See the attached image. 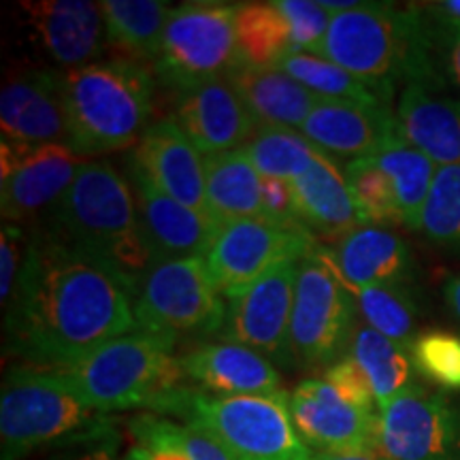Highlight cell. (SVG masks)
Instances as JSON below:
<instances>
[{"label": "cell", "instance_id": "obj_5", "mask_svg": "<svg viewBox=\"0 0 460 460\" xmlns=\"http://www.w3.org/2000/svg\"><path fill=\"white\" fill-rule=\"evenodd\" d=\"M290 394L222 396L181 386L154 402L163 416L181 418L190 427L205 429L239 460H314L303 444L288 407Z\"/></svg>", "mask_w": 460, "mask_h": 460}, {"label": "cell", "instance_id": "obj_12", "mask_svg": "<svg viewBox=\"0 0 460 460\" xmlns=\"http://www.w3.org/2000/svg\"><path fill=\"white\" fill-rule=\"evenodd\" d=\"M379 452L388 460H460V405L416 384L379 411Z\"/></svg>", "mask_w": 460, "mask_h": 460}, {"label": "cell", "instance_id": "obj_21", "mask_svg": "<svg viewBox=\"0 0 460 460\" xmlns=\"http://www.w3.org/2000/svg\"><path fill=\"white\" fill-rule=\"evenodd\" d=\"M396 130V115L390 113L388 105L322 101L298 132L329 158L352 163L373 156Z\"/></svg>", "mask_w": 460, "mask_h": 460}, {"label": "cell", "instance_id": "obj_30", "mask_svg": "<svg viewBox=\"0 0 460 460\" xmlns=\"http://www.w3.org/2000/svg\"><path fill=\"white\" fill-rule=\"evenodd\" d=\"M373 160L382 166V171L393 181L402 224L410 230H420L424 205H427L430 186H433L435 172L439 166L413 147L410 141L402 139L399 130L379 146L377 152L373 154Z\"/></svg>", "mask_w": 460, "mask_h": 460}, {"label": "cell", "instance_id": "obj_36", "mask_svg": "<svg viewBox=\"0 0 460 460\" xmlns=\"http://www.w3.org/2000/svg\"><path fill=\"white\" fill-rule=\"evenodd\" d=\"M420 233L437 245L460 250V164L437 169Z\"/></svg>", "mask_w": 460, "mask_h": 460}, {"label": "cell", "instance_id": "obj_48", "mask_svg": "<svg viewBox=\"0 0 460 460\" xmlns=\"http://www.w3.org/2000/svg\"><path fill=\"white\" fill-rule=\"evenodd\" d=\"M314 460H388L382 452H337L315 454Z\"/></svg>", "mask_w": 460, "mask_h": 460}, {"label": "cell", "instance_id": "obj_41", "mask_svg": "<svg viewBox=\"0 0 460 460\" xmlns=\"http://www.w3.org/2000/svg\"><path fill=\"white\" fill-rule=\"evenodd\" d=\"M262 199V220L271 222L273 226L290 233H309L298 217L295 194H292L290 181L281 180H262L261 186Z\"/></svg>", "mask_w": 460, "mask_h": 460}, {"label": "cell", "instance_id": "obj_11", "mask_svg": "<svg viewBox=\"0 0 460 460\" xmlns=\"http://www.w3.org/2000/svg\"><path fill=\"white\" fill-rule=\"evenodd\" d=\"M298 262H279L256 281L226 295V320L220 331L224 341L247 345L278 365H292L290 322Z\"/></svg>", "mask_w": 460, "mask_h": 460}, {"label": "cell", "instance_id": "obj_42", "mask_svg": "<svg viewBox=\"0 0 460 460\" xmlns=\"http://www.w3.org/2000/svg\"><path fill=\"white\" fill-rule=\"evenodd\" d=\"M28 247V237L20 224H3V237H0V298L7 307L13 298L17 278H20L22 262Z\"/></svg>", "mask_w": 460, "mask_h": 460}, {"label": "cell", "instance_id": "obj_35", "mask_svg": "<svg viewBox=\"0 0 460 460\" xmlns=\"http://www.w3.org/2000/svg\"><path fill=\"white\" fill-rule=\"evenodd\" d=\"M343 175L362 226H405L393 181L373 156L345 163Z\"/></svg>", "mask_w": 460, "mask_h": 460}, {"label": "cell", "instance_id": "obj_18", "mask_svg": "<svg viewBox=\"0 0 460 460\" xmlns=\"http://www.w3.org/2000/svg\"><path fill=\"white\" fill-rule=\"evenodd\" d=\"M171 119L203 156L245 147L258 124L228 77L175 94Z\"/></svg>", "mask_w": 460, "mask_h": 460}, {"label": "cell", "instance_id": "obj_43", "mask_svg": "<svg viewBox=\"0 0 460 460\" xmlns=\"http://www.w3.org/2000/svg\"><path fill=\"white\" fill-rule=\"evenodd\" d=\"M183 444H186L190 460H239L214 435L190 424H183Z\"/></svg>", "mask_w": 460, "mask_h": 460}, {"label": "cell", "instance_id": "obj_7", "mask_svg": "<svg viewBox=\"0 0 460 460\" xmlns=\"http://www.w3.org/2000/svg\"><path fill=\"white\" fill-rule=\"evenodd\" d=\"M105 430V416L94 411L62 382L56 371L13 367L0 393V460H22L39 447L68 437Z\"/></svg>", "mask_w": 460, "mask_h": 460}, {"label": "cell", "instance_id": "obj_24", "mask_svg": "<svg viewBox=\"0 0 460 460\" xmlns=\"http://www.w3.org/2000/svg\"><path fill=\"white\" fill-rule=\"evenodd\" d=\"M394 115L402 139L437 166L460 164V99L424 85H407Z\"/></svg>", "mask_w": 460, "mask_h": 460}, {"label": "cell", "instance_id": "obj_47", "mask_svg": "<svg viewBox=\"0 0 460 460\" xmlns=\"http://www.w3.org/2000/svg\"><path fill=\"white\" fill-rule=\"evenodd\" d=\"M444 296H446L447 309H450L452 315L456 318V322L460 324V273L454 275V278L446 281Z\"/></svg>", "mask_w": 460, "mask_h": 460}, {"label": "cell", "instance_id": "obj_20", "mask_svg": "<svg viewBox=\"0 0 460 460\" xmlns=\"http://www.w3.org/2000/svg\"><path fill=\"white\" fill-rule=\"evenodd\" d=\"M130 156L171 199L211 214L207 205L205 156L171 118L149 124Z\"/></svg>", "mask_w": 460, "mask_h": 460}, {"label": "cell", "instance_id": "obj_25", "mask_svg": "<svg viewBox=\"0 0 460 460\" xmlns=\"http://www.w3.org/2000/svg\"><path fill=\"white\" fill-rule=\"evenodd\" d=\"M298 217L312 234L341 239L362 226L356 211L343 166L320 154L303 175L290 181Z\"/></svg>", "mask_w": 460, "mask_h": 460}, {"label": "cell", "instance_id": "obj_26", "mask_svg": "<svg viewBox=\"0 0 460 460\" xmlns=\"http://www.w3.org/2000/svg\"><path fill=\"white\" fill-rule=\"evenodd\" d=\"M228 79L237 88L258 126L301 130L309 113L322 102L318 94L281 68L239 66Z\"/></svg>", "mask_w": 460, "mask_h": 460}, {"label": "cell", "instance_id": "obj_23", "mask_svg": "<svg viewBox=\"0 0 460 460\" xmlns=\"http://www.w3.org/2000/svg\"><path fill=\"white\" fill-rule=\"evenodd\" d=\"M331 252L352 292L369 286L410 284L416 275L410 243L390 228L358 226L339 239Z\"/></svg>", "mask_w": 460, "mask_h": 460}, {"label": "cell", "instance_id": "obj_31", "mask_svg": "<svg viewBox=\"0 0 460 460\" xmlns=\"http://www.w3.org/2000/svg\"><path fill=\"white\" fill-rule=\"evenodd\" d=\"M237 49L241 65L275 68L284 58L295 54L292 34L278 3L237 4Z\"/></svg>", "mask_w": 460, "mask_h": 460}, {"label": "cell", "instance_id": "obj_13", "mask_svg": "<svg viewBox=\"0 0 460 460\" xmlns=\"http://www.w3.org/2000/svg\"><path fill=\"white\" fill-rule=\"evenodd\" d=\"M314 245V234L281 230L267 220H234L222 224L203 258L216 288L226 296L279 262L301 261Z\"/></svg>", "mask_w": 460, "mask_h": 460}, {"label": "cell", "instance_id": "obj_9", "mask_svg": "<svg viewBox=\"0 0 460 460\" xmlns=\"http://www.w3.org/2000/svg\"><path fill=\"white\" fill-rule=\"evenodd\" d=\"M237 4L194 0L171 11L154 77L180 94L211 79L230 77L241 65L237 49Z\"/></svg>", "mask_w": 460, "mask_h": 460}, {"label": "cell", "instance_id": "obj_38", "mask_svg": "<svg viewBox=\"0 0 460 460\" xmlns=\"http://www.w3.org/2000/svg\"><path fill=\"white\" fill-rule=\"evenodd\" d=\"M132 447L122 460H190L183 444V424L156 413H139L128 422Z\"/></svg>", "mask_w": 460, "mask_h": 460}, {"label": "cell", "instance_id": "obj_10", "mask_svg": "<svg viewBox=\"0 0 460 460\" xmlns=\"http://www.w3.org/2000/svg\"><path fill=\"white\" fill-rule=\"evenodd\" d=\"M135 320L139 331L171 339L220 332L226 305L203 256L156 261L137 281Z\"/></svg>", "mask_w": 460, "mask_h": 460}, {"label": "cell", "instance_id": "obj_37", "mask_svg": "<svg viewBox=\"0 0 460 460\" xmlns=\"http://www.w3.org/2000/svg\"><path fill=\"white\" fill-rule=\"evenodd\" d=\"M420 376L446 390H460V335L444 329L418 332L410 345Z\"/></svg>", "mask_w": 460, "mask_h": 460}, {"label": "cell", "instance_id": "obj_16", "mask_svg": "<svg viewBox=\"0 0 460 460\" xmlns=\"http://www.w3.org/2000/svg\"><path fill=\"white\" fill-rule=\"evenodd\" d=\"M126 171L135 192L143 239L152 254V262L205 256L220 233L222 222L216 216L190 209L164 194L132 156L126 160Z\"/></svg>", "mask_w": 460, "mask_h": 460}, {"label": "cell", "instance_id": "obj_44", "mask_svg": "<svg viewBox=\"0 0 460 460\" xmlns=\"http://www.w3.org/2000/svg\"><path fill=\"white\" fill-rule=\"evenodd\" d=\"M437 24V22H435ZM441 28L439 45L444 51V65L452 82L460 90V24H437Z\"/></svg>", "mask_w": 460, "mask_h": 460}, {"label": "cell", "instance_id": "obj_6", "mask_svg": "<svg viewBox=\"0 0 460 460\" xmlns=\"http://www.w3.org/2000/svg\"><path fill=\"white\" fill-rule=\"evenodd\" d=\"M175 341L132 331L102 345L88 358L56 371L62 382L94 411L107 413L149 407L181 388L186 373L172 354Z\"/></svg>", "mask_w": 460, "mask_h": 460}, {"label": "cell", "instance_id": "obj_1", "mask_svg": "<svg viewBox=\"0 0 460 460\" xmlns=\"http://www.w3.org/2000/svg\"><path fill=\"white\" fill-rule=\"evenodd\" d=\"M137 281L34 230L13 298L4 307V349L28 367L60 371L77 365L113 339L139 331Z\"/></svg>", "mask_w": 460, "mask_h": 460}, {"label": "cell", "instance_id": "obj_27", "mask_svg": "<svg viewBox=\"0 0 460 460\" xmlns=\"http://www.w3.org/2000/svg\"><path fill=\"white\" fill-rule=\"evenodd\" d=\"M262 177L243 149L205 156L207 205L222 224L262 220Z\"/></svg>", "mask_w": 460, "mask_h": 460}, {"label": "cell", "instance_id": "obj_45", "mask_svg": "<svg viewBox=\"0 0 460 460\" xmlns=\"http://www.w3.org/2000/svg\"><path fill=\"white\" fill-rule=\"evenodd\" d=\"M437 24H460V0H441V3L420 4Z\"/></svg>", "mask_w": 460, "mask_h": 460}, {"label": "cell", "instance_id": "obj_3", "mask_svg": "<svg viewBox=\"0 0 460 460\" xmlns=\"http://www.w3.org/2000/svg\"><path fill=\"white\" fill-rule=\"evenodd\" d=\"M45 230L135 281L152 267L135 192L122 172L102 160L82 163L66 192L48 209Z\"/></svg>", "mask_w": 460, "mask_h": 460}, {"label": "cell", "instance_id": "obj_34", "mask_svg": "<svg viewBox=\"0 0 460 460\" xmlns=\"http://www.w3.org/2000/svg\"><path fill=\"white\" fill-rule=\"evenodd\" d=\"M275 68L290 75L298 84L318 94L322 101L360 102V105H388L376 90L354 77L335 62L314 54H290Z\"/></svg>", "mask_w": 460, "mask_h": 460}, {"label": "cell", "instance_id": "obj_15", "mask_svg": "<svg viewBox=\"0 0 460 460\" xmlns=\"http://www.w3.org/2000/svg\"><path fill=\"white\" fill-rule=\"evenodd\" d=\"M288 407L298 437L314 454L379 452V413L348 402L324 377L303 379Z\"/></svg>", "mask_w": 460, "mask_h": 460}, {"label": "cell", "instance_id": "obj_4", "mask_svg": "<svg viewBox=\"0 0 460 460\" xmlns=\"http://www.w3.org/2000/svg\"><path fill=\"white\" fill-rule=\"evenodd\" d=\"M65 75L66 146L77 156H102L139 143L156 94V77L146 65L115 58Z\"/></svg>", "mask_w": 460, "mask_h": 460}, {"label": "cell", "instance_id": "obj_29", "mask_svg": "<svg viewBox=\"0 0 460 460\" xmlns=\"http://www.w3.org/2000/svg\"><path fill=\"white\" fill-rule=\"evenodd\" d=\"M348 354L358 362L360 369L369 377L379 411L388 407L396 396L418 384V371L413 367L410 348L379 335L365 322L356 324Z\"/></svg>", "mask_w": 460, "mask_h": 460}, {"label": "cell", "instance_id": "obj_8", "mask_svg": "<svg viewBox=\"0 0 460 460\" xmlns=\"http://www.w3.org/2000/svg\"><path fill=\"white\" fill-rule=\"evenodd\" d=\"M352 288L339 273L331 247L315 243L298 262L290 322L292 362L314 369L343 358L358 324Z\"/></svg>", "mask_w": 460, "mask_h": 460}, {"label": "cell", "instance_id": "obj_33", "mask_svg": "<svg viewBox=\"0 0 460 460\" xmlns=\"http://www.w3.org/2000/svg\"><path fill=\"white\" fill-rule=\"evenodd\" d=\"M358 315L379 335L410 348L416 339L420 307L410 284L369 286L354 290Z\"/></svg>", "mask_w": 460, "mask_h": 460}, {"label": "cell", "instance_id": "obj_22", "mask_svg": "<svg viewBox=\"0 0 460 460\" xmlns=\"http://www.w3.org/2000/svg\"><path fill=\"white\" fill-rule=\"evenodd\" d=\"M186 379L199 390L222 396L281 393L279 373L267 356L234 341L205 343L180 356Z\"/></svg>", "mask_w": 460, "mask_h": 460}, {"label": "cell", "instance_id": "obj_17", "mask_svg": "<svg viewBox=\"0 0 460 460\" xmlns=\"http://www.w3.org/2000/svg\"><path fill=\"white\" fill-rule=\"evenodd\" d=\"M66 75L28 68L4 79L0 92L3 141L22 146H66Z\"/></svg>", "mask_w": 460, "mask_h": 460}, {"label": "cell", "instance_id": "obj_14", "mask_svg": "<svg viewBox=\"0 0 460 460\" xmlns=\"http://www.w3.org/2000/svg\"><path fill=\"white\" fill-rule=\"evenodd\" d=\"M0 154V209L3 220L11 224L32 220L49 209L82 166V156L62 143L22 146L3 141Z\"/></svg>", "mask_w": 460, "mask_h": 460}, {"label": "cell", "instance_id": "obj_28", "mask_svg": "<svg viewBox=\"0 0 460 460\" xmlns=\"http://www.w3.org/2000/svg\"><path fill=\"white\" fill-rule=\"evenodd\" d=\"M107 24V48L122 60L154 62L158 56L171 3L163 0H105L101 3Z\"/></svg>", "mask_w": 460, "mask_h": 460}, {"label": "cell", "instance_id": "obj_2", "mask_svg": "<svg viewBox=\"0 0 460 460\" xmlns=\"http://www.w3.org/2000/svg\"><path fill=\"white\" fill-rule=\"evenodd\" d=\"M435 43V22L424 17L422 7L362 3L332 13L318 56L352 73L390 102L399 82H405V88L424 85L430 90L441 84Z\"/></svg>", "mask_w": 460, "mask_h": 460}, {"label": "cell", "instance_id": "obj_32", "mask_svg": "<svg viewBox=\"0 0 460 460\" xmlns=\"http://www.w3.org/2000/svg\"><path fill=\"white\" fill-rule=\"evenodd\" d=\"M243 152L250 156L262 180L281 181L296 180L322 154L298 130L273 128V126H258L245 143Z\"/></svg>", "mask_w": 460, "mask_h": 460}, {"label": "cell", "instance_id": "obj_40", "mask_svg": "<svg viewBox=\"0 0 460 460\" xmlns=\"http://www.w3.org/2000/svg\"><path fill=\"white\" fill-rule=\"evenodd\" d=\"M324 379L348 402L360 407V410L379 413L369 377L365 376V371L360 369L358 362H356L349 354H345L343 358L332 362L324 373Z\"/></svg>", "mask_w": 460, "mask_h": 460}, {"label": "cell", "instance_id": "obj_39", "mask_svg": "<svg viewBox=\"0 0 460 460\" xmlns=\"http://www.w3.org/2000/svg\"><path fill=\"white\" fill-rule=\"evenodd\" d=\"M275 3L290 28L295 54L318 56L332 20L331 11L312 0H275Z\"/></svg>", "mask_w": 460, "mask_h": 460}, {"label": "cell", "instance_id": "obj_19", "mask_svg": "<svg viewBox=\"0 0 460 460\" xmlns=\"http://www.w3.org/2000/svg\"><path fill=\"white\" fill-rule=\"evenodd\" d=\"M28 24L51 60L68 71L101 62L107 49V24L101 3L39 0L22 3Z\"/></svg>", "mask_w": 460, "mask_h": 460}, {"label": "cell", "instance_id": "obj_46", "mask_svg": "<svg viewBox=\"0 0 460 460\" xmlns=\"http://www.w3.org/2000/svg\"><path fill=\"white\" fill-rule=\"evenodd\" d=\"M101 437H105V435H101ZM99 439H96L92 446H79L77 450L62 454V456L56 460H118L113 454V447L107 444H101Z\"/></svg>", "mask_w": 460, "mask_h": 460}]
</instances>
